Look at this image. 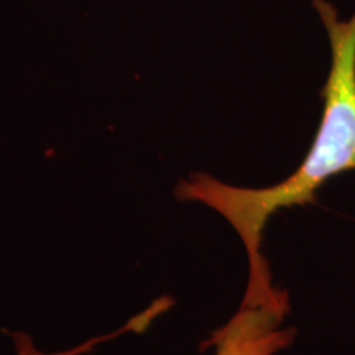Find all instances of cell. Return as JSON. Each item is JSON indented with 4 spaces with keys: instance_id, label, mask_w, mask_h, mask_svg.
Here are the masks:
<instances>
[{
    "instance_id": "7a4b0ae2",
    "label": "cell",
    "mask_w": 355,
    "mask_h": 355,
    "mask_svg": "<svg viewBox=\"0 0 355 355\" xmlns=\"http://www.w3.org/2000/svg\"><path fill=\"white\" fill-rule=\"evenodd\" d=\"M288 311L290 296L273 303H241L237 313L204 345L214 349V355H277L296 337L295 327L283 326Z\"/></svg>"
},
{
    "instance_id": "3957f363",
    "label": "cell",
    "mask_w": 355,
    "mask_h": 355,
    "mask_svg": "<svg viewBox=\"0 0 355 355\" xmlns=\"http://www.w3.org/2000/svg\"><path fill=\"white\" fill-rule=\"evenodd\" d=\"M13 340H15V355H83L96 345L94 340L91 339L89 343L83 344V345H78V347H74V349L64 350V352L43 354V352H40L37 347H35L32 339H30L28 336L17 332V334H13Z\"/></svg>"
},
{
    "instance_id": "6da1fadb",
    "label": "cell",
    "mask_w": 355,
    "mask_h": 355,
    "mask_svg": "<svg viewBox=\"0 0 355 355\" xmlns=\"http://www.w3.org/2000/svg\"><path fill=\"white\" fill-rule=\"evenodd\" d=\"M331 44V68L322 89V117L301 165L268 188H241L196 173L178 184L181 201L201 202L229 222L245 247L248 279L243 301L277 296L268 261L261 252L266 224L282 209L316 202L332 178L355 170V12L340 20L329 0H313Z\"/></svg>"
}]
</instances>
